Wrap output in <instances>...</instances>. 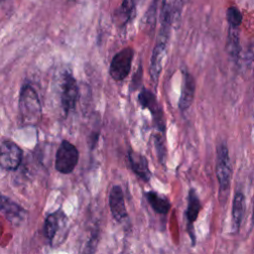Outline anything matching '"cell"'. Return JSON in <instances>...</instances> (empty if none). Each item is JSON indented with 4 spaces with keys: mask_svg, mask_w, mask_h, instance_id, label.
<instances>
[{
    "mask_svg": "<svg viewBox=\"0 0 254 254\" xmlns=\"http://www.w3.org/2000/svg\"><path fill=\"white\" fill-rule=\"evenodd\" d=\"M194 91H195L194 78L188 70H185L183 75L182 91H181V95L178 103L179 109L182 112L188 110L191 105L194 98Z\"/></svg>",
    "mask_w": 254,
    "mask_h": 254,
    "instance_id": "obj_12",
    "label": "cell"
},
{
    "mask_svg": "<svg viewBox=\"0 0 254 254\" xmlns=\"http://www.w3.org/2000/svg\"><path fill=\"white\" fill-rule=\"evenodd\" d=\"M170 32L171 30L169 29L160 28L155 47L153 49L150 62V77L154 85H157L162 71L163 61L165 59L168 43L170 40Z\"/></svg>",
    "mask_w": 254,
    "mask_h": 254,
    "instance_id": "obj_3",
    "label": "cell"
},
{
    "mask_svg": "<svg viewBox=\"0 0 254 254\" xmlns=\"http://www.w3.org/2000/svg\"><path fill=\"white\" fill-rule=\"evenodd\" d=\"M242 14L240 10L235 6H230L226 10V20L228 23V27L239 28L242 24Z\"/></svg>",
    "mask_w": 254,
    "mask_h": 254,
    "instance_id": "obj_20",
    "label": "cell"
},
{
    "mask_svg": "<svg viewBox=\"0 0 254 254\" xmlns=\"http://www.w3.org/2000/svg\"><path fill=\"white\" fill-rule=\"evenodd\" d=\"M0 212H2L11 222L18 223L23 220L25 210L11 198L0 195Z\"/></svg>",
    "mask_w": 254,
    "mask_h": 254,
    "instance_id": "obj_13",
    "label": "cell"
},
{
    "mask_svg": "<svg viewBox=\"0 0 254 254\" xmlns=\"http://www.w3.org/2000/svg\"><path fill=\"white\" fill-rule=\"evenodd\" d=\"M216 178L219 188V197L223 199L230 189L232 178V166L229 157L228 147L224 142L217 145L216 148Z\"/></svg>",
    "mask_w": 254,
    "mask_h": 254,
    "instance_id": "obj_2",
    "label": "cell"
},
{
    "mask_svg": "<svg viewBox=\"0 0 254 254\" xmlns=\"http://www.w3.org/2000/svg\"><path fill=\"white\" fill-rule=\"evenodd\" d=\"M138 102L143 107L150 111L153 117V121L155 127L158 129V132L166 133V123H165V116L164 111L157 100V97L154 92L146 89L144 87L141 88L138 94Z\"/></svg>",
    "mask_w": 254,
    "mask_h": 254,
    "instance_id": "obj_5",
    "label": "cell"
},
{
    "mask_svg": "<svg viewBox=\"0 0 254 254\" xmlns=\"http://www.w3.org/2000/svg\"><path fill=\"white\" fill-rule=\"evenodd\" d=\"M109 208L113 218L118 221L122 222L128 217V212L125 204L124 194L122 188L118 185H115L111 188L109 191Z\"/></svg>",
    "mask_w": 254,
    "mask_h": 254,
    "instance_id": "obj_10",
    "label": "cell"
},
{
    "mask_svg": "<svg viewBox=\"0 0 254 254\" xmlns=\"http://www.w3.org/2000/svg\"><path fill=\"white\" fill-rule=\"evenodd\" d=\"M226 52L228 56L237 63L240 59L241 53V45H240V38H239V28L228 27L227 32V40L225 46Z\"/></svg>",
    "mask_w": 254,
    "mask_h": 254,
    "instance_id": "obj_17",
    "label": "cell"
},
{
    "mask_svg": "<svg viewBox=\"0 0 254 254\" xmlns=\"http://www.w3.org/2000/svg\"><path fill=\"white\" fill-rule=\"evenodd\" d=\"M20 123L23 126H36L42 117V107L37 91L30 85H23L19 96Z\"/></svg>",
    "mask_w": 254,
    "mask_h": 254,
    "instance_id": "obj_1",
    "label": "cell"
},
{
    "mask_svg": "<svg viewBox=\"0 0 254 254\" xmlns=\"http://www.w3.org/2000/svg\"><path fill=\"white\" fill-rule=\"evenodd\" d=\"M78 156V151L73 144L66 140L62 141L56 153V170L62 174L71 173L77 165Z\"/></svg>",
    "mask_w": 254,
    "mask_h": 254,
    "instance_id": "obj_4",
    "label": "cell"
},
{
    "mask_svg": "<svg viewBox=\"0 0 254 254\" xmlns=\"http://www.w3.org/2000/svg\"><path fill=\"white\" fill-rule=\"evenodd\" d=\"M245 212V195L241 190H237L233 196L232 200V230L237 233L240 229L241 222Z\"/></svg>",
    "mask_w": 254,
    "mask_h": 254,
    "instance_id": "obj_14",
    "label": "cell"
},
{
    "mask_svg": "<svg viewBox=\"0 0 254 254\" xmlns=\"http://www.w3.org/2000/svg\"><path fill=\"white\" fill-rule=\"evenodd\" d=\"M128 159L130 163L131 170L133 173L143 182L148 183L151 179V171L149 168L148 160L144 155L139 152H136L132 149L128 151Z\"/></svg>",
    "mask_w": 254,
    "mask_h": 254,
    "instance_id": "obj_11",
    "label": "cell"
},
{
    "mask_svg": "<svg viewBox=\"0 0 254 254\" xmlns=\"http://www.w3.org/2000/svg\"><path fill=\"white\" fill-rule=\"evenodd\" d=\"M252 224H254V195H253V207H252Z\"/></svg>",
    "mask_w": 254,
    "mask_h": 254,
    "instance_id": "obj_21",
    "label": "cell"
},
{
    "mask_svg": "<svg viewBox=\"0 0 254 254\" xmlns=\"http://www.w3.org/2000/svg\"><path fill=\"white\" fill-rule=\"evenodd\" d=\"M78 98V86L75 78L70 72H65L63 77L61 102L62 108L65 115H67L76 104Z\"/></svg>",
    "mask_w": 254,
    "mask_h": 254,
    "instance_id": "obj_7",
    "label": "cell"
},
{
    "mask_svg": "<svg viewBox=\"0 0 254 254\" xmlns=\"http://www.w3.org/2000/svg\"><path fill=\"white\" fill-rule=\"evenodd\" d=\"M146 199L150 206L158 214H167L171 209V201L169 198L155 190H149L145 193Z\"/></svg>",
    "mask_w": 254,
    "mask_h": 254,
    "instance_id": "obj_16",
    "label": "cell"
},
{
    "mask_svg": "<svg viewBox=\"0 0 254 254\" xmlns=\"http://www.w3.org/2000/svg\"><path fill=\"white\" fill-rule=\"evenodd\" d=\"M155 149L158 155V158L161 162V164H165L166 157H167V149H166V140H165V134L158 132L155 135L154 139Z\"/></svg>",
    "mask_w": 254,
    "mask_h": 254,
    "instance_id": "obj_19",
    "label": "cell"
},
{
    "mask_svg": "<svg viewBox=\"0 0 254 254\" xmlns=\"http://www.w3.org/2000/svg\"><path fill=\"white\" fill-rule=\"evenodd\" d=\"M21 148L11 140H5L0 144V166L8 171L16 170L22 161Z\"/></svg>",
    "mask_w": 254,
    "mask_h": 254,
    "instance_id": "obj_8",
    "label": "cell"
},
{
    "mask_svg": "<svg viewBox=\"0 0 254 254\" xmlns=\"http://www.w3.org/2000/svg\"><path fill=\"white\" fill-rule=\"evenodd\" d=\"M136 16V1L122 0L121 5L115 11V23L118 27H125Z\"/></svg>",
    "mask_w": 254,
    "mask_h": 254,
    "instance_id": "obj_15",
    "label": "cell"
},
{
    "mask_svg": "<svg viewBox=\"0 0 254 254\" xmlns=\"http://www.w3.org/2000/svg\"><path fill=\"white\" fill-rule=\"evenodd\" d=\"M201 201L197 195V192L194 189L190 188L188 192L187 198V209H186V217H187V230L188 234L190 235L191 245H195V233H194V226L193 223L196 220L200 210H201Z\"/></svg>",
    "mask_w": 254,
    "mask_h": 254,
    "instance_id": "obj_9",
    "label": "cell"
},
{
    "mask_svg": "<svg viewBox=\"0 0 254 254\" xmlns=\"http://www.w3.org/2000/svg\"><path fill=\"white\" fill-rule=\"evenodd\" d=\"M3 1H6V0H0V2H3Z\"/></svg>",
    "mask_w": 254,
    "mask_h": 254,
    "instance_id": "obj_22",
    "label": "cell"
},
{
    "mask_svg": "<svg viewBox=\"0 0 254 254\" xmlns=\"http://www.w3.org/2000/svg\"><path fill=\"white\" fill-rule=\"evenodd\" d=\"M134 58V50L131 47H127L119 51L112 58L109 67L110 76L116 80L121 81L125 79L130 73L132 62Z\"/></svg>",
    "mask_w": 254,
    "mask_h": 254,
    "instance_id": "obj_6",
    "label": "cell"
},
{
    "mask_svg": "<svg viewBox=\"0 0 254 254\" xmlns=\"http://www.w3.org/2000/svg\"><path fill=\"white\" fill-rule=\"evenodd\" d=\"M63 215L59 214L58 212L51 213L47 216L45 221V235L48 238V240L52 243L58 230L60 227V221L62 219Z\"/></svg>",
    "mask_w": 254,
    "mask_h": 254,
    "instance_id": "obj_18",
    "label": "cell"
}]
</instances>
